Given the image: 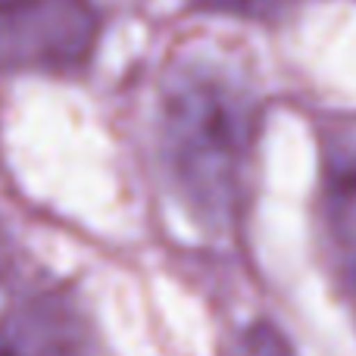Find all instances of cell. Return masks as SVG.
I'll return each instance as SVG.
<instances>
[{
  "label": "cell",
  "mask_w": 356,
  "mask_h": 356,
  "mask_svg": "<svg viewBox=\"0 0 356 356\" xmlns=\"http://www.w3.org/2000/svg\"><path fill=\"white\" fill-rule=\"evenodd\" d=\"M263 106L238 72L184 60L160 88L156 141L166 181L184 213L209 234L238 228L250 203Z\"/></svg>",
  "instance_id": "obj_1"
},
{
  "label": "cell",
  "mask_w": 356,
  "mask_h": 356,
  "mask_svg": "<svg viewBox=\"0 0 356 356\" xmlns=\"http://www.w3.org/2000/svg\"><path fill=\"white\" fill-rule=\"evenodd\" d=\"M100 31L94 0H0V72L75 75L91 63Z\"/></svg>",
  "instance_id": "obj_2"
},
{
  "label": "cell",
  "mask_w": 356,
  "mask_h": 356,
  "mask_svg": "<svg viewBox=\"0 0 356 356\" xmlns=\"http://www.w3.org/2000/svg\"><path fill=\"white\" fill-rule=\"evenodd\" d=\"M0 356H97L81 303L66 288L19 297L0 316Z\"/></svg>",
  "instance_id": "obj_3"
},
{
  "label": "cell",
  "mask_w": 356,
  "mask_h": 356,
  "mask_svg": "<svg viewBox=\"0 0 356 356\" xmlns=\"http://www.w3.org/2000/svg\"><path fill=\"white\" fill-rule=\"evenodd\" d=\"M322 241L341 297L356 316V144L334 141L322 160Z\"/></svg>",
  "instance_id": "obj_4"
},
{
  "label": "cell",
  "mask_w": 356,
  "mask_h": 356,
  "mask_svg": "<svg viewBox=\"0 0 356 356\" xmlns=\"http://www.w3.org/2000/svg\"><path fill=\"white\" fill-rule=\"evenodd\" d=\"M225 356H297L288 334L269 319H257L234 332Z\"/></svg>",
  "instance_id": "obj_5"
},
{
  "label": "cell",
  "mask_w": 356,
  "mask_h": 356,
  "mask_svg": "<svg viewBox=\"0 0 356 356\" xmlns=\"http://www.w3.org/2000/svg\"><path fill=\"white\" fill-rule=\"evenodd\" d=\"M197 10L219 13V16L247 19V22H278L303 0H191Z\"/></svg>",
  "instance_id": "obj_6"
},
{
  "label": "cell",
  "mask_w": 356,
  "mask_h": 356,
  "mask_svg": "<svg viewBox=\"0 0 356 356\" xmlns=\"http://www.w3.org/2000/svg\"><path fill=\"white\" fill-rule=\"evenodd\" d=\"M10 266H13V244L6 238V228L0 225V278L10 272Z\"/></svg>",
  "instance_id": "obj_7"
}]
</instances>
